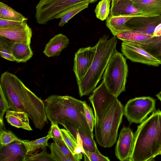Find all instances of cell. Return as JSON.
<instances>
[{"instance_id":"cell-15","label":"cell","mask_w":161,"mask_h":161,"mask_svg":"<svg viewBox=\"0 0 161 161\" xmlns=\"http://www.w3.org/2000/svg\"><path fill=\"white\" fill-rule=\"evenodd\" d=\"M111 5L110 14L113 16H144L141 11L134 6L131 0H112Z\"/></svg>"},{"instance_id":"cell-20","label":"cell","mask_w":161,"mask_h":161,"mask_svg":"<svg viewBox=\"0 0 161 161\" xmlns=\"http://www.w3.org/2000/svg\"><path fill=\"white\" fill-rule=\"evenodd\" d=\"M144 16L141 15L113 16L110 14L106 19V25L113 36L117 34L125 26L126 23L131 18L135 16Z\"/></svg>"},{"instance_id":"cell-9","label":"cell","mask_w":161,"mask_h":161,"mask_svg":"<svg viewBox=\"0 0 161 161\" xmlns=\"http://www.w3.org/2000/svg\"><path fill=\"white\" fill-rule=\"evenodd\" d=\"M121 50L122 54L131 61L155 67L161 64V60L140 47L133 43L123 42Z\"/></svg>"},{"instance_id":"cell-7","label":"cell","mask_w":161,"mask_h":161,"mask_svg":"<svg viewBox=\"0 0 161 161\" xmlns=\"http://www.w3.org/2000/svg\"><path fill=\"white\" fill-rule=\"evenodd\" d=\"M156 100L150 97L129 100L124 107V115L130 124L141 123L155 108Z\"/></svg>"},{"instance_id":"cell-32","label":"cell","mask_w":161,"mask_h":161,"mask_svg":"<svg viewBox=\"0 0 161 161\" xmlns=\"http://www.w3.org/2000/svg\"><path fill=\"white\" fill-rule=\"evenodd\" d=\"M9 106L7 100L5 96L2 88L0 86V126H4L3 117L4 113L8 109Z\"/></svg>"},{"instance_id":"cell-36","label":"cell","mask_w":161,"mask_h":161,"mask_svg":"<svg viewBox=\"0 0 161 161\" xmlns=\"http://www.w3.org/2000/svg\"><path fill=\"white\" fill-rule=\"evenodd\" d=\"M24 22L15 21L0 19V27L21 25Z\"/></svg>"},{"instance_id":"cell-2","label":"cell","mask_w":161,"mask_h":161,"mask_svg":"<svg viewBox=\"0 0 161 161\" xmlns=\"http://www.w3.org/2000/svg\"><path fill=\"white\" fill-rule=\"evenodd\" d=\"M83 102L69 96L51 95L44 101L47 118L51 123L59 124L64 127L72 124L93 137L86 118Z\"/></svg>"},{"instance_id":"cell-37","label":"cell","mask_w":161,"mask_h":161,"mask_svg":"<svg viewBox=\"0 0 161 161\" xmlns=\"http://www.w3.org/2000/svg\"><path fill=\"white\" fill-rule=\"evenodd\" d=\"M153 36L154 37L161 36V23L157 26L153 33Z\"/></svg>"},{"instance_id":"cell-30","label":"cell","mask_w":161,"mask_h":161,"mask_svg":"<svg viewBox=\"0 0 161 161\" xmlns=\"http://www.w3.org/2000/svg\"><path fill=\"white\" fill-rule=\"evenodd\" d=\"M83 155L85 161H109L110 159L101 153L91 152L84 149Z\"/></svg>"},{"instance_id":"cell-24","label":"cell","mask_w":161,"mask_h":161,"mask_svg":"<svg viewBox=\"0 0 161 161\" xmlns=\"http://www.w3.org/2000/svg\"><path fill=\"white\" fill-rule=\"evenodd\" d=\"M110 2L109 0H102L98 3L95 10L97 18L102 21L107 19L110 11Z\"/></svg>"},{"instance_id":"cell-17","label":"cell","mask_w":161,"mask_h":161,"mask_svg":"<svg viewBox=\"0 0 161 161\" xmlns=\"http://www.w3.org/2000/svg\"><path fill=\"white\" fill-rule=\"evenodd\" d=\"M134 6L145 16L161 15V0H131Z\"/></svg>"},{"instance_id":"cell-6","label":"cell","mask_w":161,"mask_h":161,"mask_svg":"<svg viewBox=\"0 0 161 161\" xmlns=\"http://www.w3.org/2000/svg\"><path fill=\"white\" fill-rule=\"evenodd\" d=\"M128 73L126 60L123 54L117 51L107 65L103 74V81L108 91L117 97L125 91Z\"/></svg>"},{"instance_id":"cell-28","label":"cell","mask_w":161,"mask_h":161,"mask_svg":"<svg viewBox=\"0 0 161 161\" xmlns=\"http://www.w3.org/2000/svg\"><path fill=\"white\" fill-rule=\"evenodd\" d=\"M20 140L11 131L4 130L0 127V145H8L14 141Z\"/></svg>"},{"instance_id":"cell-8","label":"cell","mask_w":161,"mask_h":161,"mask_svg":"<svg viewBox=\"0 0 161 161\" xmlns=\"http://www.w3.org/2000/svg\"><path fill=\"white\" fill-rule=\"evenodd\" d=\"M117 98L108 91L103 81L93 91L89 99L94 109L95 124L106 114L114 102Z\"/></svg>"},{"instance_id":"cell-22","label":"cell","mask_w":161,"mask_h":161,"mask_svg":"<svg viewBox=\"0 0 161 161\" xmlns=\"http://www.w3.org/2000/svg\"><path fill=\"white\" fill-rule=\"evenodd\" d=\"M0 19L15 21H26L28 19L3 2H0Z\"/></svg>"},{"instance_id":"cell-41","label":"cell","mask_w":161,"mask_h":161,"mask_svg":"<svg viewBox=\"0 0 161 161\" xmlns=\"http://www.w3.org/2000/svg\"></svg>"},{"instance_id":"cell-38","label":"cell","mask_w":161,"mask_h":161,"mask_svg":"<svg viewBox=\"0 0 161 161\" xmlns=\"http://www.w3.org/2000/svg\"><path fill=\"white\" fill-rule=\"evenodd\" d=\"M156 96L160 100L161 102V91L159 93L156 94Z\"/></svg>"},{"instance_id":"cell-11","label":"cell","mask_w":161,"mask_h":161,"mask_svg":"<svg viewBox=\"0 0 161 161\" xmlns=\"http://www.w3.org/2000/svg\"><path fill=\"white\" fill-rule=\"evenodd\" d=\"M0 36L14 42L30 45L32 31L25 21L21 25L0 27Z\"/></svg>"},{"instance_id":"cell-19","label":"cell","mask_w":161,"mask_h":161,"mask_svg":"<svg viewBox=\"0 0 161 161\" xmlns=\"http://www.w3.org/2000/svg\"><path fill=\"white\" fill-rule=\"evenodd\" d=\"M30 45L13 42L11 53L15 61L25 63L31 58L33 53Z\"/></svg>"},{"instance_id":"cell-14","label":"cell","mask_w":161,"mask_h":161,"mask_svg":"<svg viewBox=\"0 0 161 161\" xmlns=\"http://www.w3.org/2000/svg\"><path fill=\"white\" fill-rule=\"evenodd\" d=\"M27 156L26 147L21 139L0 145V161H24Z\"/></svg>"},{"instance_id":"cell-39","label":"cell","mask_w":161,"mask_h":161,"mask_svg":"<svg viewBox=\"0 0 161 161\" xmlns=\"http://www.w3.org/2000/svg\"><path fill=\"white\" fill-rule=\"evenodd\" d=\"M158 155H161V150H160V151L159 152V153H158Z\"/></svg>"},{"instance_id":"cell-35","label":"cell","mask_w":161,"mask_h":161,"mask_svg":"<svg viewBox=\"0 0 161 161\" xmlns=\"http://www.w3.org/2000/svg\"><path fill=\"white\" fill-rule=\"evenodd\" d=\"M51 126L48 134L51 138H55L63 140L61 129L58 126L57 123H51Z\"/></svg>"},{"instance_id":"cell-25","label":"cell","mask_w":161,"mask_h":161,"mask_svg":"<svg viewBox=\"0 0 161 161\" xmlns=\"http://www.w3.org/2000/svg\"><path fill=\"white\" fill-rule=\"evenodd\" d=\"M5 38L0 36V56L7 60L14 61V58L11 53L13 42L9 41Z\"/></svg>"},{"instance_id":"cell-16","label":"cell","mask_w":161,"mask_h":161,"mask_svg":"<svg viewBox=\"0 0 161 161\" xmlns=\"http://www.w3.org/2000/svg\"><path fill=\"white\" fill-rule=\"evenodd\" d=\"M69 40L65 35L59 34L51 39L46 45L43 53L48 57L58 56L66 47Z\"/></svg>"},{"instance_id":"cell-26","label":"cell","mask_w":161,"mask_h":161,"mask_svg":"<svg viewBox=\"0 0 161 161\" xmlns=\"http://www.w3.org/2000/svg\"><path fill=\"white\" fill-rule=\"evenodd\" d=\"M61 131L63 140L74 155L75 150L77 146L76 139L73 135L66 129H62Z\"/></svg>"},{"instance_id":"cell-29","label":"cell","mask_w":161,"mask_h":161,"mask_svg":"<svg viewBox=\"0 0 161 161\" xmlns=\"http://www.w3.org/2000/svg\"><path fill=\"white\" fill-rule=\"evenodd\" d=\"M30 154H31V155L29 156H27L24 161H54L51 154L47 153L46 149H43V150L39 153Z\"/></svg>"},{"instance_id":"cell-1","label":"cell","mask_w":161,"mask_h":161,"mask_svg":"<svg viewBox=\"0 0 161 161\" xmlns=\"http://www.w3.org/2000/svg\"><path fill=\"white\" fill-rule=\"evenodd\" d=\"M0 86L7 100L8 109L25 113L36 128H43L47 121L44 102L16 75L8 71L1 75Z\"/></svg>"},{"instance_id":"cell-3","label":"cell","mask_w":161,"mask_h":161,"mask_svg":"<svg viewBox=\"0 0 161 161\" xmlns=\"http://www.w3.org/2000/svg\"><path fill=\"white\" fill-rule=\"evenodd\" d=\"M161 150V111L158 109L138 126L129 161L152 160Z\"/></svg>"},{"instance_id":"cell-5","label":"cell","mask_w":161,"mask_h":161,"mask_svg":"<svg viewBox=\"0 0 161 161\" xmlns=\"http://www.w3.org/2000/svg\"><path fill=\"white\" fill-rule=\"evenodd\" d=\"M124 112V107L117 98L106 114L95 124V136L99 146L110 147L115 143Z\"/></svg>"},{"instance_id":"cell-27","label":"cell","mask_w":161,"mask_h":161,"mask_svg":"<svg viewBox=\"0 0 161 161\" xmlns=\"http://www.w3.org/2000/svg\"><path fill=\"white\" fill-rule=\"evenodd\" d=\"M50 148L51 155L54 161H72V160L65 155L55 142L50 144Z\"/></svg>"},{"instance_id":"cell-34","label":"cell","mask_w":161,"mask_h":161,"mask_svg":"<svg viewBox=\"0 0 161 161\" xmlns=\"http://www.w3.org/2000/svg\"><path fill=\"white\" fill-rule=\"evenodd\" d=\"M79 130L78 129V134L76 138L77 142V146L75 150L74 155L78 161H79L82 159L84 148L82 139L79 133Z\"/></svg>"},{"instance_id":"cell-18","label":"cell","mask_w":161,"mask_h":161,"mask_svg":"<svg viewBox=\"0 0 161 161\" xmlns=\"http://www.w3.org/2000/svg\"><path fill=\"white\" fill-rule=\"evenodd\" d=\"M5 118L7 121L13 126L29 131L32 130L30 125L29 118L24 112L8 109L6 111Z\"/></svg>"},{"instance_id":"cell-40","label":"cell","mask_w":161,"mask_h":161,"mask_svg":"<svg viewBox=\"0 0 161 161\" xmlns=\"http://www.w3.org/2000/svg\"><path fill=\"white\" fill-rule=\"evenodd\" d=\"M110 0V1H112V0Z\"/></svg>"},{"instance_id":"cell-4","label":"cell","mask_w":161,"mask_h":161,"mask_svg":"<svg viewBox=\"0 0 161 161\" xmlns=\"http://www.w3.org/2000/svg\"><path fill=\"white\" fill-rule=\"evenodd\" d=\"M104 35L100 38L95 45L96 52L92 64L86 75L77 81L80 97L88 96L95 88L112 55L117 51V37L108 39Z\"/></svg>"},{"instance_id":"cell-23","label":"cell","mask_w":161,"mask_h":161,"mask_svg":"<svg viewBox=\"0 0 161 161\" xmlns=\"http://www.w3.org/2000/svg\"><path fill=\"white\" fill-rule=\"evenodd\" d=\"M50 138H51L50 136L48 134L44 137L35 140L31 141L27 140L21 141L26 147L28 155L33 153L38 149H46L47 147L48 146L47 142Z\"/></svg>"},{"instance_id":"cell-31","label":"cell","mask_w":161,"mask_h":161,"mask_svg":"<svg viewBox=\"0 0 161 161\" xmlns=\"http://www.w3.org/2000/svg\"><path fill=\"white\" fill-rule=\"evenodd\" d=\"M52 139L62 152L70 158L72 161H78L76 157L73 154L63 140L55 138Z\"/></svg>"},{"instance_id":"cell-13","label":"cell","mask_w":161,"mask_h":161,"mask_svg":"<svg viewBox=\"0 0 161 161\" xmlns=\"http://www.w3.org/2000/svg\"><path fill=\"white\" fill-rule=\"evenodd\" d=\"M160 23L161 15L137 16L130 19L125 25L137 31L153 35L155 28Z\"/></svg>"},{"instance_id":"cell-10","label":"cell","mask_w":161,"mask_h":161,"mask_svg":"<svg viewBox=\"0 0 161 161\" xmlns=\"http://www.w3.org/2000/svg\"><path fill=\"white\" fill-rule=\"evenodd\" d=\"M96 52V47L80 48L75 53L73 70L76 81L82 78L89 70Z\"/></svg>"},{"instance_id":"cell-12","label":"cell","mask_w":161,"mask_h":161,"mask_svg":"<svg viewBox=\"0 0 161 161\" xmlns=\"http://www.w3.org/2000/svg\"><path fill=\"white\" fill-rule=\"evenodd\" d=\"M134 134L129 127H123L121 130L115 147V154L121 161H129L131 156Z\"/></svg>"},{"instance_id":"cell-21","label":"cell","mask_w":161,"mask_h":161,"mask_svg":"<svg viewBox=\"0 0 161 161\" xmlns=\"http://www.w3.org/2000/svg\"><path fill=\"white\" fill-rule=\"evenodd\" d=\"M89 3V2H86L74 5L59 14L55 18V19L61 18L59 26H63L76 14L87 8Z\"/></svg>"},{"instance_id":"cell-33","label":"cell","mask_w":161,"mask_h":161,"mask_svg":"<svg viewBox=\"0 0 161 161\" xmlns=\"http://www.w3.org/2000/svg\"><path fill=\"white\" fill-rule=\"evenodd\" d=\"M83 106L86 118L92 131L93 132L95 123V118L94 117L93 112L92 108L84 101Z\"/></svg>"}]
</instances>
